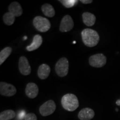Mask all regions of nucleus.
<instances>
[{"label":"nucleus","instance_id":"f257e3e1","mask_svg":"<svg viewBox=\"0 0 120 120\" xmlns=\"http://www.w3.org/2000/svg\"><path fill=\"white\" fill-rule=\"evenodd\" d=\"M81 36L83 43L88 47H94L100 41V36L97 31L91 28L84 29L81 32Z\"/></svg>","mask_w":120,"mask_h":120},{"label":"nucleus","instance_id":"f03ea898","mask_svg":"<svg viewBox=\"0 0 120 120\" xmlns=\"http://www.w3.org/2000/svg\"><path fill=\"white\" fill-rule=\"evenodd\" d=\"M63 108L68 111H74L79 106V102L77 96L73 94H67L61 98Z\"/></svg>","mask_w":120,"mask_h":120},{"label":"nucleus","instance_id":"7ed1b4c3","mask_svg":"<svg viewBox=\"0 0 120 120\" xmlns=\"http://www.w3.org/2000/svg\"><path fill=\"white\" fill-rule=\"evenodd\" d=\"M33 25L34 28L41 32H46L50 29V22L46 18L42 16H36L33 19Z\"/></svg>","mask_w":120,"mask_h":120},{"label":"nucleus","instance_id":"20e7f679","mask_svg":"<svg viewBox=\"0 0 120 120\" xmlns=\"http://www.w3.org/2000/svg\"><path fill=\"white\" fill-rule=\"evenodd\" d=\"M69 62L66 57H62L58 60L55 65V71L60 77L66 76L68 73Z\"/></svg>","mask_w":120,"mask_h":120},{"label":"nucleus","instance_id":"39448f33","mask_svg":"<svg viewBox=\"0 0 120 120\" xmlns=\"http://www.w3.org/2000/svg\"><path fill=\"white\" fill-rule=\"evenodd\" d=\"M89 64L91 66L96 68H100L106 64L107 58L102 53H98L92 55L88 60Z\"/></svg>","mask_w":120,"mask_h":120},{"label":"nucleus","instance_id":"423d86ee","mask_svg":"<svg viewBox=\"0 0 120 120\" xmlns=\"http://www.w3.org/2000/svg\"><path fill=\"white\" fill-rule=\"evenodd\" d=\"M56 105L53 100H50L45 102L40 106L39 111L42 116H47L51 115L56 110Z\"/></svg>","mask_w":120,"mask_h":120},{"label":"nucleus","instance_id":"0eeeda50","mask_svg":"<svg viewBox=\"0 0 120 120\" xmlns=\"http://www.w3.org/2000/svg\"><path fill=\"white\" fill-rule=\"evenodd\" d=\"M17 92V90L13 85L4 82H0V94L7 97L14 96Z\"/></svg>","mask_w":120,"mask_h":120},{"label":"nucleus","instance_id":"6e6552de","mask_svg":"<svg viewBox=\"0 0 120 120\" xmlns=\"http://www.w3.org/2000/svg\"><path fill=\"white\" fill-rule=\"evenodd\" d=\"M74 22L70 15H65L62 18L60 25V31L62 32H67L73 28Z\"/></svg>","mask_w":120,"mask_h":120},{"label":"nucleus","instance_id":"1a4fd4ad","mask_svg":"<svg viewBox=\"0 0 120 120\" xmlns=\"http://www.w3.org/2000/svg\"><path fill=\"white\" fill-rule=\"evenodd\" d=\"M19 68L20 73L25 76H27L31 73V67L26 57H20L19 61Z\"/></svg>","mask_w":120,"mask_h":120},{"label":"nucleus","instance_id":"9d476101","mask_svg":"<svg viewBox=\"0 0 120 120\" xmlns=\"http://www.w3.org/2000/svg\"><path fill=\"white\" fill-rule=\"evenodd\" d=\"M38 87L34 82H30L26 87L25 93L27 96L30 98H34L38 94Z\"/></svg>","mask_w":120,"mask_h":120},{"label":"nucleus","instance_id":"9b49d317","mask_svg":"<svg viewBox=\"0 0 120 120\" xmlns=\"http://www.w3.org/2000/svg\"><path fill=\"white\" fill-rule=\"evenodd\" d=\"M94 116V112L90 108H84L78 113V117L80 120H90Z\"/></svg>","mask_w":120,"mask_h":120},{"label":"nucleus","instance_id":"f8f14e48","mask_svg":"<svg viewBox=\"0 0 120 120\" xmlns=\"http://www.w3.org/2000/svg\"><path fill=\"white\" fill-rule=\"evenodd\" d=\"M42 42L43 39L41 36L40 35V34H36L33 38V41L32 43L26 47L27 51L31 52L38 49L41 46L42 43Z\"/></svg>","mask_w":120,"mask_h":120},{"label":"nucleus","instance_id":"ddd939ff","mask_svg":"<svg viewBox=\"0 0 120 120\" xmlns=\"http://www.w3.org/2000/svg\"><path fill=\"white\" fill-rule=\"evenodd\" d=\"M8 12L11 13L15 17H19L23 13V10L19 2H13L9 5Z\"/></svg>","mask_w":120,"mask_h":120},{"label":"nucleus","instance_id":"4468645a","mask_svg":"<svg viewBox=\"0 0 120 120\" xmlns=\"http://www.w3.org/2000/svg\"><path fill=\"white\" fill-rule=\"evenodd\" d=\"M50 72V67L47 64H42L38 67L37 75L40 79H45L49 77Z\"/></svg>","mask_w":120,"mask_h":120},{"label":"nucleus","instance_id":"2eb2a0df","mask_svg":"<svg viewBox=\"0 0 120 120\" xmlns=\"http://www.w3.org/2000/svg\"><path fill=\"white\" fill-rule=\"evenodd\" d=\"M82 16L83 23L87 26L91 27L94 25L96 20V18L93 13L85 12L82 13Z\"/></svg>","mask_w":120,"mask_h":120},{"label":"nucleus","instance_id":"dca6fc26","mask_svg":"<svg viewBox=\"0 0 120 120\" xmlns=\"http://www.w3.org/2000/svg\"><path fill=\"white\" fill-rule=\"evenodd\" d=\"M42 11L45 16L49 17H53L55 15V9L50 4H45L41 7Z\"/></svg>","mask_w":120,"mask_h":120},{"label":"nucleus","instance_id":"f3484780","mask_svg":"<svg viewBox=\"0 0 120 120\" xmlns=\"http://www.w3.org/2000/svg\"><path fill=\"white\" fill-rule=\"evenodd\" d=\"M12 51V49L11 47H6L0 52V65H1L10 56Z\"/></svg>","mask_w":120,"mask_h":120},{"label":"nucleus","instance_id":"a211bd4d","mask_svg":"<svg viewBox=\"0 0 120 120\" xmlns=\"http://www.w3.org/2000/svg\"><path fill=\"white\" fill-rule=\"evenodd\" d=\"M16 116V113L11 109H7L0 113V120H10L13 119Z\"/></svg>","mask_w":120,"mask_h":120},{"label":"nucleus","instance_id":"6ab92c4d","mask_svg":"<svg viewBox=\"0 0 120 120\" xmlns=\"http://www.w3.org/2000/svg\"><path fill=\"white\" fill-rule=\"evenodd\" d=\"M15 16L10 13V12H7L6 13H4L3 16V20H4V23L7 26H11L13 25L15 21Z\"/></svg>","mask_w":120,"mask_h":120},{"label":"nucleus","instance_id":"aec40b11","mask_svg":"<svg viewBox=\"0 0 120 120\" xmlns=\"http://www.w3.org/2000/svg\"><path fill=\"white\" fill-rule=\"evenodd\" d=\"M59 1L66 8H71L79 2L77 0H60Z\"/></svg>","mask_w":120,"mask_h":120},{"label":"nucleus","instance_id":"412c9836","mask_svg":"<svg viewBox=\"0 0 120 120\" xmlns=\"http://www.w3.org/2000/svg\"><path fill=\"white\" fill-rule=\"evenodd\" d=\"M25 120H37V117L34 113H29L26 115Z\"/></svg>","mask_w":120,"mask_h":120},{"label":"nucleus","instance_id":"4be33fe9","mask_svg":"<svg viewBox=\"0 0 120 120\" xmlns=\"http://www.w3.org/2000/svg\"><path fill=\"white\" fill-rule=\"evenodd\" d=\"M81 2H82L83 4H91L93 2L92 0H81Z\"/></svg>","mask_w":120,"mask_h":120},{"label":"nucleus","instance_id":"5701e85b","mask_svg":"<svg viewBox=\"0 0 120 120\" xmlns=\"http://www.w3.org/2000/svg\"><path fill=\"white\" fill-rule=\"evenodd\" d=\"M116 104L117 105H118V106H120V100H117V101H116Z\"/></svg>","mask_w":120,"mask_h":120}]
</instances>
